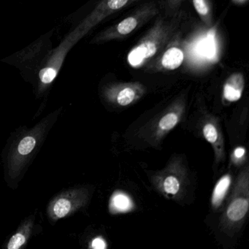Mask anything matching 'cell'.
I'll use <instances>...</instances> for the list:
<instances>
[{
	"label": "cell",
	"mask_w": 249,
	"mask_h": 249,
	"mask_svg": "<svg viewBox=\"0 0 249 249\" xmlns=\"http://www.w3.org/2000/svg\"><path fill=\"white\" fill-rule=\"evenodd\" d=\"M79 41L72 30L65 36L57 47L52 49L46 62L40 68L35 84L37 98L42 97L50 89L59 75L70 51Z\"/></svg>",
	"instance_id": "3957f363"
},
{
	"label": "cell",
	"mask_w": 249,
	"mask_h": 249,
	"mask_svg": "<svg viewBox=\"0 0 249 249\" xmlns=\"http://www.w3.org/2000/svg\"><path fill=\"white\" fill-rule=\"evenodd\" d=\"M170 27L163 20H158L146 36L131 49L127 55V62L133 68L143 66L167 42Z\"/></svg>",
	"instance_id": "277c9868"
},
{
	"label": "cell",
	"mask_w": 249,
	"mask_h": 249,
	"mask_svg": "<svg viewBox=\"0 0 249 249\" xmlns=\"http://www.w3.org/2000/svg\"><path fill=\"white\" fill-rule=\"evenodd\" d=\"M203 135L206 141L211 143H215L218 140V131L213 124L208 123L204 126Z\"/></svg>",
	"instance_id": "ac0fdd59"
},
{
	"label": "cell",
	"mask_w": 249,
	"mask_h": 249,
	"mask_svg": "<svg viewBox=\"0 0 249 249\" xmlns=\"http://www.w3.org/2000/svg\"><path fill=\"white\" fill-rule=\"evenodd\" d=\"M143 86L139 83L116 84L106 89L109 100L121 106H127L138 100L144 94Z\"/></svg>",
	"instance_id": "ba28073f"
},
{
	"label": "cell",
	"mask_w": 249,
	"mask_h": 249,
	"mask_svg": "<svg viewBox=\"0 0 249 249\" xmlns=\"http://www.w3.org/2000/svg\"><path fill=\"white\" fill-rule=\"evenodd\" d=\"M180 116L178 113L170 112L161 118L159 122V129L161 132H169L178 124Z\"/></svg>",
	"instance_id": "2e32d148"
},
{
	"label": "cell",
	"mask_w": 249,
	"mask_h": 249,
	"mask_svg": "<svg viewBox=\"0 0 249 249\" xmlns=\"http://www.w3.org/2000/svg\"><path fill=\"white\" fill-rule=\"evenodd\" d=\"M158 14V9L154 4H147L138 9L132 15L106 29L97 34L92 40L91 44H101L110 40L122 38L133 33L137 29L148 22Z\"/></svg>",
	"instance_id": "5b68a950"
},
{
	"label": "cell",
	"mask_w": 249,
	"mask_h": 249,
	"mask_svg": "<svg viewBox=\"0 0 249 249\" xmlns=\"http://www.w3.org/2000/svg\"><path fill=\"white\" fill-rule=\"evenodd\" d=\"M193 5L202 21L207 26L211 25L212 12L209 0H193Z\"/></svg>",
	"instance_id": "9a60e30c"
},
{
	"label": "cell",
	"mask_w": 249,
	"mask_h": 249,
	"mask_svg": "<svg viewBox=\"0 0 249 249\" xmlns=\"http://www.w3.org/2000/svg\"><path fill=\"white\" fill-rule=\"evenodd\" d=\"M132 202L127 195L122 192H117L112 196L110 208L115 213H125L132 210Z\"/></svg>",
	"instance_id": "4fadbf2b"
},
{
	"label": "cell",
	"mask_w": 249,
	"mask_h": 249,
	"mask_svg": "<svg viewBox=\"0 0 249 249\" xmlns=\"http://www.w3.org/2000/svg\"><path fill=\"white\" fill-rule=\"evenodd\" d=\"M106 243L102 237H96L91 242V248L97 249H105L106 248Z\"/></svg>",
	"instance_id": "d6986e66"
},
{
	"label": "cell",
	"mask_w": 249,
	"mask_h": 249,
	"mask_svg": "<svg viewBox=\"0 0 249 249\" xmlns=\"http://www.w3.org/2000/svg\"><path fill=\"white\" fill-rule=\"evenodd\" d=\"M53 30H51L27 47L2 59V62L18 68L26 81L36 84L39 71L53 49Z\"/></svg>",
	"instance_id": "7a4b0ae2"
},
{
	"label": "cell",
	"mask_w": 249,
	"mask_h": 249,
	"mask_svg": "<svg viewBox=\"0 0 249 249\" xmlns=\"http://www.w3.org/2000/svg\"><path fill=\"white\" fill-rule=\"evenodd\" d=\"M36 221V215H30L22 221L18 230L8 240V249H19L26 246L33 233Z\"/></svg>",
	"instance_id": "9c48e42d"
},
{
	"label": "cell",
	"mask_w": 249,
	"mask_h": 249,
	"mask_svg": "<svg viewBox=\"0 0 249 249\" xmlns=\"http://www.w3.org/2000/svg\"><path fill=\"white\" fill-rule=\"evenodd\" d=\"M245 152H246V150H245L244 148H242V147H238V148H236L234 151V157L237 159L241 158L244 156Z\"/></svg>",
	"instance_id": "44dd1931"
},
{
	"label": "cell",
	"mask_w": 249,
	"mask_h": 249,
	"mask_svg": "<svg viewBox=\"0 0 249 249\" xmlns=\"http://www.w3.org/2000/svg\"><path fill=\"white\" fill-rule=\"evenodd\" d=\"M88 200V192L86 189H71L56 195L49 202L47 215L52 223L75 213L86 205Z\"/></svg>",
	"instance_id": "8992f818"
},
{
	"label": "cell",
	"mask_w": 249,
	"mask_h": 249,
	"mask_svg": "<svg viewBox=\"0 0 249 249\" xmlns=\"http://www.w3.org/2000/svg\"><path fill=\"white\" fill-rule=\"evenodd\" d=\"M183 0H167V5L170 9L174 10L180 6Z\"/></svg>",
	"instance_id": "ffe728a7"
},
{
	"label": "cell",
	"mask_w": 249,
	"mask_h": 249,
	"mask_svg": "<svg viewBox=\"0 0 249 249\" xmlns=\"http://www.w3.org/2000/svg\"><path fill=\"white\" fill-rule=\"evenodd\" d=\"M245 87V78L243 74L235 72L230 75L224 83L223 97L230 103L238 101L241 98Z\"/></svg>",
	"instance_id": "30bf717a"
},
{
	"label": "cell",
	"mask_w": 249,
	"mask_h": 249,
	"mask_svg": "<svg viewBox=\"0 0 249 249\" xmlns=\"http://www.w3.org/2000/svg\"><path fill=\"white\" fill-rule=\"evenodd\" d=\"M249 210V201L246 198H237L229 205L227 215L231 221H238L243 219Z\"/></svg>",
	"instance_id": "7c38bea8"
},
{
	"label": "cell",
	"mask_w": 249,
	"mask_h": 249,
	"mask_svg": "<svg viewBox=\"0 0 249 249\" xmlns=\"http://www.w3.org/2000/svg\"><path fill=\"white\" fill-rule=\"evenodd\" d=\"M162 188L164 192L168 195H176L180 189V182L175 176H169L164 178Z\"/></svg>",
	"instance_id": "e0dca14e"
},
{
	"label": "cell",
	"mask_w": 249,
	"mask_h": 249,
	"mask_svg": "<svg viewBox=\"0 0 249 249\" xmlns=\"http://www.w3.org/2000/svg\"><path fill=\"white\" fill-rule=\"evenodd\" d=\"M184 60V53L179 48L173 46L169 48L163 53L161 59V65L167 71L178 69Z\"/></svg>",
	"instance_id": "8fae6325"
},
{
	"label": "cell",
	"mask_w": 249,
	"mask_h": 249,
	"mask_svg": "<svg viewBox=\"0 0 249 249\" xmlns=\"http://www.w3.org/2000/svg\"><path fill=\"white\" fill-rule=\"evenodd\" d=\"M231 183V177L229 175L223 176L215 185L212 195V204L217 207L221 203Z\"/></svg>",
	"instance_id": "5bb4252c"
},
{
	"label": "cell",
	"mask_w": 249,
	"mask_h": 249,
	"mask_svg": "<svg viewBox=\"0 0 249 249\" xmlns=\"http://www.w3.org/2000/svg\"><path fill=\"white\" fill-rule=\"evenodd\" d=\"M138 0H100L95 8L72 30L78 40L85 37L92 29L112 14Z\"/></svg>",
	"instance_id": "52a82bcc"
},
{
	"label": "cell",
	"mask_w": 249,
	"mask_h": 249,
	"mask_svg": "<svg viewBox=\"0 0 249 249\" xmlns=\"http://www.w3.org/2000/svg\"><path fill=\"white\" fill-rule=\"evenodd\" d=\"M61 111L62 108L57 109L31 129L21 132L10 145L5 161V173L6 181L11 187H17L25 174Z\"/></svg>",
	"instance_id": "6da1fadb"
}]
</instances>
